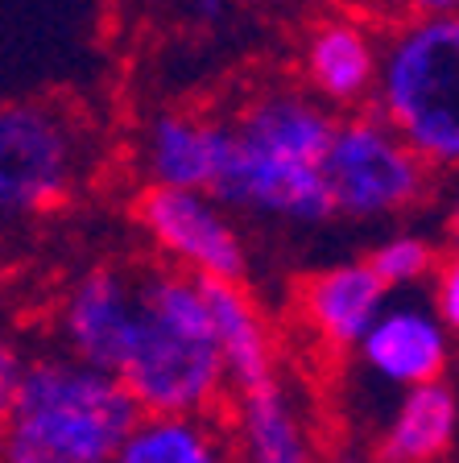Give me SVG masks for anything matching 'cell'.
Returning <instances> with one entry per match:
<instances>
[{
	"label": "cell",
	"instance_id": "11",
	"mask_svg": "<svg viewBox=\"0 0 459 463\" xmlns=\"http://www.w3.org/2000/svg\"><path fill=\"white\" fill-rule=\"evenodd\" d=\"M393 294L364 260H335L298 281L294 307L306 335L327 352H352Z\"/></svg>",
	"mask_w": 459,
	"mask_h": 463
},
{
	"label": "cell",
	"instance_id": "15",
	"mask_svg": "<svg viewBox=\"0 0 459 463\" xmlns=\"http://www.w3.org/2000/svg\"><path fill=\"white\" fill-rule=\"evenodd\" d=\"M459 402L447 381L402 393L377 443V463H443L455 447Z\"/></svg>",
	"mask_w": 459,
	"mask_h": 463
},
{
	"label": "cell",
	"instance_id": "18",
	"mask_svg": "<svg viewBox=\"0 0 459 463\" xmlns=\"http://www.w3.org/2000/svg\"><path fill=\"white\" fill-rule=\"evenodd\" d=\"M426 307L439 315V323L447 331L459 327V265H455V257H443L435 278L426 281Z\"/></svg>",
	"mask_w": 459,
	"mask_h": 463
},
{
	"label": "cell",
	"instance_id": "5",
	"mask_svg": "<svg viewBox=\"0 0 459 463\" xmlns=\"http://www.w3.org/2000/svg\"><path fill=\"white\" fill-rule=\"evenodd\" d=\"M435 178L439 174L368 108L335 116L323 154V186L331 215L356 223L410 215L431 203Z\"/></svg>",
	"mask_w": 459,
	"mask_h": 463
},
{
	"label": "cell",
	"instance_id": "3",
	"mask_svg": "<svg viewBox=\"0 0 459 463\" xmlns=\"http://www.w3.org/2000/svg\"><path fill=\"white\" fill-rule=\"evenodd\" d=\"M368 112L393 128L435 174L459 165V21L402 17L381 29Z\"/></svg>",
	"mask_w": 459,
	"mask_h": 463
},
{
	"label": "cell",
	"instance_id": "8",
	"mask_svg": "<svg viewBox=\"0 0 459 463\" xmlns=\"http://www.w3.org/2000/svg\"><path fill=\"white\" fill-rule=\"evenodd\" d=\"M220 120L228 141L240 149L286 165H315V170L323 165L335 128V112H327L315 96H306L290 79L261 83L257 91L240 96V104Z\"/></svg>",
	"mask_w": 459,
	"mask_h": 463
},
{
	"label": "cell",
	"instance_id": "4",
	"mask_svg": "<svg viewBox=\"0 0 459 463\" xmlns=\"http://www.w3.org/2000/svg\"><path fill=\"white\" fill-rule=\"evenodd\" d=\"M96 165L91 128L58 99L0 104V223L46 215L83 186Z\"/></svg>",
	"mask_w": 459,
	"mask_h": 463
},
{
	"label": "cell",
	"instance_id": "9",
	"mask_svg": "<svg viewBox=\"0 0 459 463\" xmlns=\"http://www.w3.org/2000/svg\"><path fill=\"white\" fill-rule=\"evenodd\" d=\"M137 315V273L91 265L67 286L54 310V352L100 373H116Z\"/></svg>",
	"mask_w": 459,
	"mask_h": 463
},
{
	"label": "cell",
	"instance_id": "7",
	"mask_svg": "<svg viewBox=\"0 0 459 463\" xmlns=\"http://www.w3.org/2000/svg\"><path fill=\"white\" fill-rule=\"evenodd\" d=\"M381 29L344 9H323L298 38V87L327 112H364L373 99Z\"/></svg>",
	"mask_w": 459,
	"mask_h": 463
},
{
	"label": "cell",
	"instance_id": "2",
	"mask_svg": "<svg viewBox=\"0 0 459 463\" xmlns=\"http://www.w3.org/2000/svg\"><path fill=\"white\" fill-rule=\"evenodd\" d=\"M137 405L112 373L38 352L0 422V463H112L137 422Z\"/></svg>",
	"mask_w": 459,
	"mask_h": 463
},
{
	"label": "cell",
	"instance_id": "23",
	"mask_svg": "<svg viewBox=\"0 0 459 463\" xmlns=\"http://www.w3.org/2000/svg\"><path fill=\"white\" fill-rule=\"evenodd\" d=\"M319 463H377L373 451H356V447H344V451L319 455Z\"/></svg>",
	"mask_w": 459,
	"mask_h": 463
},
{
	"label": "cell",
	"instance_id": "22",
	"mask_svg": "<svg viewBox=\"0 0 459 463\" xmlns=\"http://www.w3.org/2000/svg\"><path fill=\"white\" fill-rule=\"evenodd\" d=\"M406 17H455L459 0H402Z\"/></svg>",
	"mask_w": 459,
	"mask_h": 463
},
{
	"label": "cell",
	"instance_id": "14",
	"mask_svg": "<svg viewBox=\"0 0 459 463\" xmlns=\"http://www.w3.org/2000/svg\"><path fill=\"white\" fill-rule=\"evenodd\" d=\"M199 289L232 393H244V389L273 381L278 376V344H273V327H269L265 310L257 307V298L249 294V286H240V281H199Z\"/></svg>",
	"mask_w": 459,
	"mask_h": 463
},
{
	"label": "cell",
	"instance_id": "13",
	"mask_svg": "<svg viewBox=\"0 0 459 463\" xmlns=\"http://www.w3.org/2000/svg\"><path fill=\"white\" fill-rule=\"evenodd\" d=\"M224 414L236 463H319V439L282 376L232 393Z\"/></svg>",
	"mask_w": 459,
	"mask_h": 463
},
{
	"label": "cell",
	"instance_id": "21",
	"mask_svg": "<svg viewBox=\"0 0 459 463\" xmlns=\"http://www.w3.org/2000/svg\"><path fill=\"white\" fill-rule=\"evenodd\" d=\"M182 9H186V17H191L195 25L215 29L236 13V0H182Z\"/></svg>",
	"mask_w": 459,
	"mask_h": 463
},
{
	"label": "cell",
	"instance_id": "6",
	"mask_svg": "<svg viewBox=\"0 0 459 463\" xmlns=\"http://www.w3.org/2000/svg\"><path fill=\"white\" fill-rule=\"evenodd\" d=\"M133 220L166 260V269L186 273L195 281H240V286L249 278L244 232L236 215L224 212L207 191L145 186L133 203Z\"/></svg>",
	"mask_w": 459,
	"mask_h": 463
},
{
	"label": "cell",
	"instance_id": "12",
	"mask_svg": "<svg viewBox=\"0 0 459 463\" xmlns=\"http://www.w3.org/2000/svg\"><path fill=\"white\" fill-rule=\"evenodd\" d=\"M220 149V116L195 112V108H162L145 120L141 137H137V165L145 174V186L211 191Z\"/></svg>",
	"mask_w": 459,
	"mask_h": 463
},
{
	"label": "cell",
	"instance_id": "20",
	"mask_svg": "<svg viewBox=\"0 0 459 463\" xmlns=\"http://www.w3.org/2000/svg\"><path fill=\"white\" fill-rule=\"evenodd\" d=\"M335 9L352 13V17L368 21V25H377V29H389V25H397V21L406 17L402 0H339Z\"/></svg>",
	"mask_w": 459,
	"mask_h": 463
},
{
	"label": "cell",
	"instance_id": "19",
	"mask_svg": "<svg viewBox=\"0 0 459 463\" xmlns=\"http://www.w3.org/2000/svg\"><path fill=\"white\" fill-rule=\"evenodd\" d=\"M25 360H29V352L17 344V335L0 331V422H5L13 397H17L21 373H25Z\"/></svg>",
	"mask_w": 459,
	"mask_h": 463
},
{
	"label": "cell",
	"instance_id": "16",
	"mask_svg": "<svg viewBox=\"0 0 459 463\" xmlns=\"http://www.w3.org/2000/svg\"><path fill=\"white\" fill-rule=\"evenodd\" d=\"M112 463H236L224 418L141 414Z\"/></svg>",
	"mask_w": 459,
	"mask_h": 463
},
{
	"label": "cell",
	"instance_id": "1",
	"mask_svg": "<svg viewBox=\"0 0 459 463\" xmlns=\"http://www.w3.org/2000/svg\"><path fill=\"white\" fill-rule=\"evenodd\" d=\"M112 376L133 397L137 414H224L232 389L215 335H211L199 281L166 265L137 273V315Z\"/></svg>",
	"mask_w": 459,
	"mask_h": 463
},
{
	"label": "cell",
	"instance_id": "10",
	"mask_svg": "<svg viewBox=\"0 0 459 463\" xmlns=\"http://www.w3.org/2000/svg\"><path fill=\"white\" fill-rule=\"evenodd\" d=\"M451 344H455V331L443 327L426 302L389 298L352 352L381 385L410 393V389L447 381L451 356H455Z\"/></svg>",
	"mask_w": 459,
	"mask_h": 463
},
{
	"label": "cell",
	"instance_id": "24",
	"mask_svg": "<svg viewBox=\"0 0 459 463\" xmlns=\"http://www.w3.org/2000/svg\"><path fill=\"white\" fill-rule=\"evenodd\" d=\"M249 5H269V9H294V5H306V0H249Z\"/></svg>",
	"mask_w": 459,
	"mask_h": 463
},
{
	"label": "cell",
	"instance_id": "17",
	"mask_svg": "<svg viewBox=\"0 0 459 463\" xmlns=\"http://www.w3.org/2000/svg\"><path fill=\"white\" fill-rule=\"evenodd\" d=\"M364 265L377 273L385 289H418L435 278V269L443 265V252L435 249L431 236H422V232H393L377 244Z\"/></svg>",
	"mask_w": 459,
	"mask_h": 463
}]
</instances>
